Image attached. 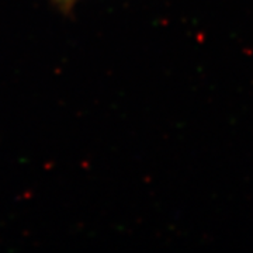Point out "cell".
<instances>
[{
    "instance_id": "obj_1",
    "label": "cell",
    "mask_w": 253,
    "mask_h": 253,
    "mask_svg": "<svg viewBox=\"0 0 253 253\" xmlns=\"http://www.w3.org/2000/svg\"><path fill=\"white\" fill-rule=\"evenodd\" d=\"M56 3H59V4H62V6H69V4H72L75 0H55Z\"/></svg>"
}]
</instances>
